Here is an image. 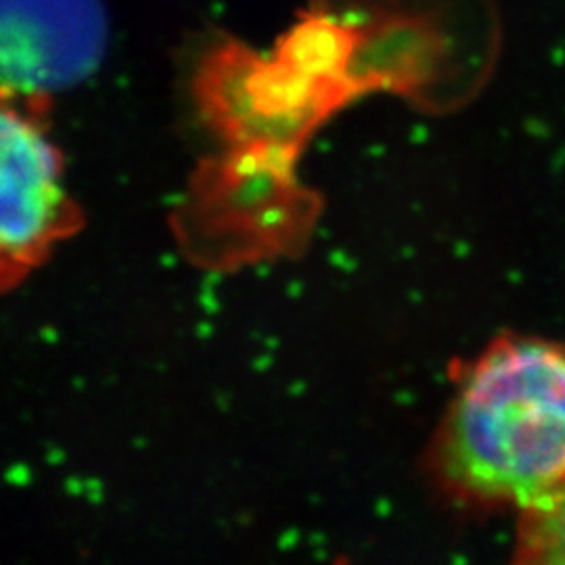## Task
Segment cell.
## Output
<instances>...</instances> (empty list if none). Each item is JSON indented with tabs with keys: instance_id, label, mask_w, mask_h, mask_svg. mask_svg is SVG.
Returning <instances> with one entry per match:
<instances>
[{
	"instance_id": "4",
	"label": "cell",
	"mask_w": 565,
	"mask_h": 565,
	"mask_svg": "<svg viewBox=\"0 0 565 565\" xmlns=\"http://www.w3.org/2000/svg\"><path fill=\"white\" fill-rule=\"evenodd\" d=\"M509 565H565V484L520 511Z\"/></svg>"
},
{
	"instance_id": "1",
	"label": "cell",
	"mask_w": 565,
	"mask_h": 565,
	"mask_svg": "<svg viewBox=\"0 0 565 565\" xmlns=\"http://www.w3.org/2000/svg\"><path fill=\"white\" fill-rule=\"evenodd\" d=\"M455 499L518 513L565 484V338L503 333L455 373L429 452Z\"/></svg>"
},
{
	"instance_id": "2",
	"label": "cell",
	"mask_w": 565,
	"mask_h": 565,
	"mask_svg": "<svg viewBox=\"0 0 565 565\" xmlns=\"http://www.w3.org/2000/svg\"><path fill=\"white\" fill-rule=\"evenodd\" d=\"M0 249L4 281L20 279L72 231L74 207L63 186L61 156L41 124L23 109H2Z\"/></svg>"
},
{
	"instance_id": "3",
	"label": "cell",
	"mask_w": 565,
	"mask_h": 565,
	"mask_svg": "<svg viewBox=\"0 0 565 565\" xmlns=\"http://www.w3.org/2000/svg\"><path fill=\"white\" fill-rule=\"evenodd\" d=\"M107 42L103 0H2V74L15 95L84 81Z\"/></svg>"
}]
</instances>
